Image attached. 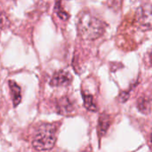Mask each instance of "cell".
<instances>
[{
	"label": "cell",
	"instance_id": "obj_8",
	"mask_svg": "<svg viewBox=\"0 0 152 152\" xmlns=\"http://www.w3.org/2000/svg\"><path fill=\"white\" fill-rule=\"evenodd\" d=\"M136 107L141 113L144 115H148L151 111V100L148 96L142 95L138 98L136 102Z\"/></svg>",
	"mask_w": 152,
	"mask_h": 152
},
{
	"label": "cell",
	"instance_id": "obj_3",
	"mask_svg": "<svg viewBox=\"0 0 152 152\" xmlns=\"http://www.w3.org/2000/svg\"><path fill=\"white\" fill-rule=\"evenodd\" d=\"M135 20L140 29L143 31L152 29V4L146 3L140 5L136 11Z\"/></svg>",
	"mask_w": 152,
	"mask_h": 152
},
{
	"label": "cell",
	"instance_id": "obj_10",
	"mask_svg": "<svg viewBox=\"0 0 152 152\" xmlns=\"http://www.w3.org/2000/svg\"><path fill=\"white\" fill-rule=\"evenodd\" d=\"M55 12L58 15V17L62 20H67L69 17V13L66 12L64 10H62L61 6V3H60V0L56 1V4H55Z\"/></svg>",
	"mask_w": 152,
	"mask_h": 152
},
{
	"label": "cell",
	"instance_id": "obj_2",
	"mask_svg": "<svg viewBox=\"0 0 152 152\" xmlns=\"http://www.w3.org/2000/svg\"><path fill=\"white\" fill-rule=\"evenodd\" d=\"M57 126L55 124H41L34 133L32 139V146L36 151H50L56 142Z\"/></svg>",
	"mask_w": 152,
	"mask_h": 152
},
{
	"label": "cell",
	"instance_id": "obj_5",
	"mask_svg": "<svg viewBox=\"0 0 152 152\" xmlns=\"http://www.w3.org/2000/svg\"><path fill=\"white\" fill-rule=\"evenodd\" d=\"M56 110L61 115H70L75 110V102L69 96H62L56 101Z\"/></svg>",
	"mask_w": 152,
	"mask_h": 152
},
{
	"label": "cell",
	"instance_id": "obj_14",
	"mask_svg": "<svg viewBox=\"0 0 152 152\" xmlns=\"http://www.w3.org/2000/svg\"><path fill=\"white\" fill-rule=\"evenodd\" d=\"M150 147L152 150V133L151 134V137H150Z\"/></svg>",
	"mask_w": 152,
	"mask_h": 152
},
{
	"label": "cell",
	"instance_id": "obj_9",
	"mask_svg": "<svg viewBox=\"0 0 152 152\" xmlns=\"http://www.w3.org/2000/svg\"><path fill=\"white\" fill-rule=\"evenodd\" d=\"M82 98H83V102H84V106L85 108L89 110V111H93V112H96L98 110L97 105L94 102V96L86 92H82Z\"/></svg>",
	"mask_w": 152,
	"mask_h": 152
},
{
	"label": "cell",
	"instance_id": "obj_13",
	"mask_svg": "<svg viewBox=\"0 0 152 152\" xmlns=\"http://www.w3.org/2000/svg\"><path fill=\"white\" fill-rule=\"evenodd\" d=\"M148 61H149V64H150V66L152 68V46H151V48L150 49L149 53H148Z\"/></svg>",
	"mask_w": 152,
	"mask_h": 152
},
{
	"label": "cell",
	"instance_id": "obj_4",
	"mask_svg": "<svg viewBox=\"0 0 152 152\" xmlns=\"http://www.w3.org/2000/svg\"><path fill=\"white\" fill-rule=\"evenodd\" d=\"M71 74L67 70H58L56 71L52 78L50 79L49 85L53 87H60V86H69L72 81Z\"/></svg>",
	"mask_w": 152,
	"mask_h": 152
},
{
	"label": "cell",
	"instance_id": "obj_7",
	"mask_svg": "<svg viewBox=\"0 0 152 152\" xmlns=\"http://www.w3.org/2000/svg\"><path fill=\"white\" fill-rule=\"evenodd\" d=\"M8 85H9V88H10L11 98L12 101V106L15 108L21 102V89L19 86V85L16 82H14L13 80H9Z\"/></svg>",
	"mask_w": 152,
	"mask_h": 152
},
{
	"label": "cell",
	"instance_id": "obj_11",
	"mask_svg": "<svg viewBox=\"0 0 152 152\" xmlns=\"http://www.w3.org/2000/svg\"><path fill=\"white\" fill-rule=\"evenodd\" d=\"M118 97H119L120 102L125 103L129 99V97H130V92L129 91H123V92L120 93V94H119Z\"/></svg>",
	"mask_w": 152,
	"mask_h": 152
},
{
	"label": "cell",
	"instance_id": "obj_1",
	"mask_svg": "<svg viewBox=\"0 0 152 152\" xmlns=\"http://www.w3.org/2000/svg\"><path fill=\"white\" fill-rule=\"evenodd\" d=\"M77 33L85 40H95L101 37L106 30V23L88 11H83L77 16Z\"/></svg>",
	"mask_w": 152,
	"mask_h": 152
},
{
	"label": "cell",
	"instance_id": "obj_6",
	"mask_svg": "<svg viewBox=\"0 0 152 152\" xmlns=\"http://www.w3.org/2000/svg\"><path fill=\"white\" fill-rule=\"evenodd\" d=\"M111 125V118L110 116L107 113H102L99 117L98 119V126H97V131L99 137H102L106 134L108 132L110 126Z\"/></svg>",
	"mask_w": 152,
	"mask_h": 152
},
{
	"label": "cell",
	"instance_id": "obj_12",
	"mask_svg": "<svg viewBox=\"0 0 152 152\" xmlns=\"http://www.w3.org/2000/svg\"><path fill=\"white\" fill-rule=\"evenodd\" d=\"M6 22H8V19L7 17L4 15V12H2V15H1V26H2V29H4V26L7 25ZM9 23V22H8Z\"/></svg>",
	"mask_w": 152,
	"mask_h": 152
}]
</instances>
